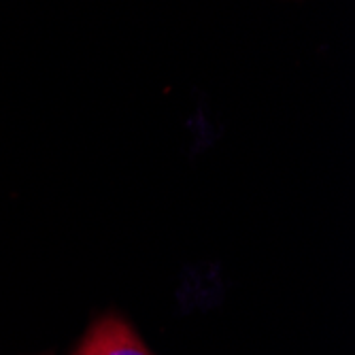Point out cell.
<instances>
[{
    "instance_id": "1",
    "label": "cell",
    "mask_w": 355,
    "mask_h": 355,
    "mask_svg": "<svg viewBox=\"0 0 355 355\" xmlns=\"http://www.w3.org/2000/svg\"><path fill=\"white\" fill-rule=\"evenodd\" d=\"M75 355H151L130 324L115 315L101 317L85 332Z\"/></svg>"
}]
</instances>
